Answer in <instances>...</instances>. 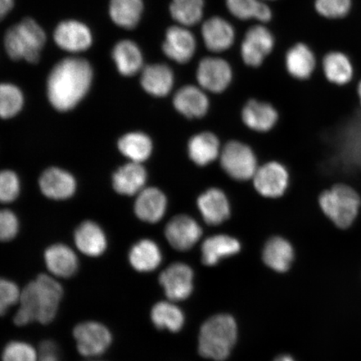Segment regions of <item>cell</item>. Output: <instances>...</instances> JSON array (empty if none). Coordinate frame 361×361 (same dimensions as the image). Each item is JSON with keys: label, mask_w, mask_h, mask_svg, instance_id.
Segmentation results:
<instances>
[{"label": "cell", "mask_w": 361, "mask_h": 361, "mask_svg": "<svg viewBox=\"0 0 361 361\" xmlns=\"http://www.w3.org/2000/svg\"><path fill=\"white\" fill-rule=\"evenodd\" d=\"M112 59L121 75L133 76L143 69V56L138 45L133 40L123 39L112 49Z\"/></svg>", "instance_id": "obj_26"}, {"label": "cell", "mask_w": 361, "mask_h": 361, "mask_svg": "<svg viewBox=\"0 0 361 361\" xmlns=\"http://www.w3.org/2000/svg\"><path fill=\"white\" fill-rule=\"evenodd\" d=\"M143 8L142 0H110L109 15L120 28L133 30L141 20Z\"/></svg>", "instance_id": "obj_30"}, {"label": "cell", "mask_w": 361, "mask_h": 361, "mask_svg": "<svg viewBox=\"0 0 361 361\" xmlns=\"http://www.w3.org/2000/svg\"><path fill=\"white\" fill-rule=\"evenodd\" d=\"M358 96L360 97V102L361 105V80L360 81V83L358 85Z\"/></svg>", "instance_id": "obj_47"}, {"label": "cell", "mask_w": 361, "mask_h": 361, "mask_svg": "<svg viewBox=\"0 0 361 361\" xmlns=\"http://www.w3.org/2000/svg\"><path fill=\"white\" fill-rule=\"evenodd\" d=\"M173 106L180 114L189 119L202 118L209 110L210 102L204 90L195 85H185L176 92Z\"/></svg>", "instance_id": "obj_16"}, {"label": "cell", "mask_w": 361, "mask_h": 361, "mask_svg": "<svg viewBox=\"0 0 361 361\" xmlns=\"http://www.w3.org/2000/svg\"><path fill=\"white\" fill-rule=\"evenodd\" d=\"M24 105V96L16 85L4 83L0 87V115L3 119L11 118Z\"/></svg>", "instance_id": "obj_38"}, {"label": "cell", "mask_w": 361, "mask_h": 361, "mask_svg": "<svg viewBox=\"0 0 361 361\" xmlns=\"http://www.w3.org/2000/svg\"><path fill=\"white\" fill-rule=\"evenodd\" d=\"M13 7V0H0V16H6Z\"/></svg>", "instance_id": "obj_45"}, {"label": "cell", "mask_w": 361, "mask_h": 361, "mask_svg": "<svg viewBox=\"0 0 361 361\" xmlns=\"http://www.w3.org/2000/svg\"><path fill=\"white\" fill-rule=\"evenodd\" d=\"M324 75L331 83L346 85L353 78L354 69L348 56L341 52L328 53L324 58Z\"/></svg>", "instance_id": "obj_32"}, {"label": "cell", "mask_w": 361, "mask_h": 361, "mask_svg": "<svg viewBox=\"0 0 361 361\" xmlns=\"http://www.w3.org/2000/svg\"><path fill=\"white\" fill-rule=\"evenodd\" d=\"M240 250L241 243L238 238L226 233L216 234L203 241L202 261L206 266H215L221 260L238 254Z\"/></svg>", "instance_id": "obj_21"}, {"label": "cell", "mask_w": 361, "mask_h": 361, "mask_svg": "<svg viewBox=\"0 0 361 361\" xmlns=\"http://www.w3.org/2000/svg\"><path fill=\"white\" fill-rule=\"evenodd\" d=\"M287 71L293 78L307 80L313 74L316 60L312 51L303 43L288 49L286 57Z\"/></svg>", "instance_id": "obj_29"}, {"label": "cell", "mask_w": 361, "mask_h": 361, "mask_svg": "<svg viewBox=\"0 0 361 361\" xmlns=\"http://www.w3.org/2000/svg\"><path fill=\"white\" fill-rule=\"evenodd\" d=\"M40 190L45 197L55 200H64L73 196L76 182L68 171L51 168L45 170L39 180Z\"/></svg>", "instance_id": "obj_17"}, {"label": "cell", "mask_w": 361, "mask_h": 361, "mask_svg": "<svg viewBox=\"0 0 361 361\" xmlns=\"http://www.w3.org/2000/svg\"><path fill=\"white\" fill-rule=\"evenodd\" d=\"M129 260L133 267L139 272H151L161 263V252L155 242L143 239L132 247Z\"/></svg>", "instance_id": "obj_31"}, {"label": "cell", "mask_w": 361, "mask_h": 361, "mask_svg": "<svg viewBox=\"0 0 361 361\" xmlns=\"http://www.w3.org/2000/svg\"><path fill=\"white\" fill-rule=\"evenodd\" d=\"M295 259V250L290 241L281 236H274L265 243L263 260L269 268L276 272H287Z\"/></svg>", "instance_id": "obj_25"}, {"label": "cell", "mask_w": 361, "mask_h": 361, "mask_svg": "<svg viewBox=\"0 0 361 361\" xmlns=\"http://www.w3.org/2000/svg\"><path fill=\"white\" fill-rule=\"evenodd\" d=\"M219 161L225 173L238 182L252 180L259 169L254 150L246 143L237 140L225 144Z\"/></svg>", "instance_id": "obj_6"}, {"label": "cell", "mask_w": 361, "mask_h": 361, "mask_svg": "<svg viewBox=\"0 0 361 361\" xmlns=\"http://www.w3.org/2000/svg\"><path fill=\"white\" fill-rule=\"evenodd\" d=\"M20 180L12 171H3L0 174V200L8 203L16 200L20 193Z\"/></svg>", "instance_id": "obj_41"}, {"label": "cell", "mask_w": 361, "mask_h": 361, "mask_svg": "<svg viewBox=\"0 0 361 361\" xmlns=\"http://www.w3.org/2000/svg\"><path fill=\"white\" fill-rule=\"evenodd\" d=\"M141 85L145 92L153 97L168 96L174 85L173 72L164 64L147 66L142 71Z\"/></svg>", "instance_id": "obj_24"}, {"label": "cell", "mask_w": 361, "mask_h": 361, "mask_svg": "<svg viewBox=\"0 0 361 361\" xmlns=\"http://www.w3.org/2000/svg\"><path fill=\"white\" fill-rule=\"evenodd\" d=\"M38 361H60L58 349L55 343L45 341L39 345Z\"/></svg>", "instance_id": "obj_44"}, {"label": "cell", "mask_w": 361, "mask_h": 361, "mask_svg": "<svg viewBox=\"0 0 361 361\" xmlns=\"http://www.w3.org/2000/svg\"><path fill=\"white\" fill-rule=\"evenodd\" d=\"M197 207L207 225L219 226L230 219L231 204L226 193L219 188H210L202 192L197 200Z\"/></svg>", "instance_id": "obj_13"}, {"label": "cell", "mask_w": 361, "mask_h": 361, "mask_svg": "<svg viewBox=\"0 0 361 361\" xmlns=\"http://www.w3.org/2000/svg\"><path fill=\"white\" fill-rule=\"evenodd\" d=\"M169 10L171 17L180 25H195L203 16L204 0H171Z\"/></svg>", "instance_id": "obj_35"}, {"label": "cell", "mask_w": 361, "mask_h": 361, "mask_svg": "<svg viewBox=\"0 0 361 361\" xmlns=\"http://www.w3.org/2000/svg\"><path fill=\"white\" fill-rule=\"evenodd\" d=\"M344 143V154L346 164L354 166L361 171V114L353 117L346 126Z\"/></svg>", "instance_id": "obj_37"}, {"label": "cell", "mask_w": 361, "mask_h": 361, "mask_svg": "<svg viewBox=\"0 0 361 361\" xmlns=\"http://www.w3.org/2000/svg\"><path fill=\"white\" fill-rule=\"evenodd\" d=\"M147 178V171L143 166L130 161L121 166L113 175V188L121 195H137L145 188Z\"/></svg>", "instance_id": "obj_23"}, {"label": "cell", "mask_w": 361, "mask_h": 361, "mask_svg": "<svg viewBox=\"0 0 361 361\" xmlns=\"http://www.w3.org/2000/svg\"><path fill=\"white\" fill-rule=\"evenodd\" d=\"M21 293L16 283L2 279L0 283V312L4 315L11 306L20 300Z\"/></svg>", "instance_id": "obj_42"}, {"label": "cell", "mask_w": 361, "mask_h": 361, "mask_svg": "<svg viewBox=\"0 0 361 361\" xmlns=\"http://www.w3.org/2000/svg\"><path fill=\"white\" fill-rule=\"evenodd\" d=\"M232 79V68L224 59L207 57L197 66V82L207 92H223L229 87Z\"/></svg>", "instance_id": "obj_8"}, {"label": "cell", "mask_w": 361, "mask_h": 361, "mask_svg": "<svg viewBox=\"0 0 361 361\" xmlns=\"http://www.w3.org/2000/svg\"><path fill=\"white\" fill-rule=\"evenodd\" d=\"M75 243L81 252L92 257L102 255L107 245L103 230L92 221H85L75 230Z\"/></svg>", "instance_id": "obj_28"}, {"label": "cell", "mask_w": 361, "mask_h": 361, "mask_svg": "<svg viewBox=\"0 0 361 361\" xmlns=\"http://www.w3.org/2000/svg\"><path fill=\"white\" fill-rule=\"evenodd\" d=\"M274 361H295L293 360L290 356H288V355H282V356H279V357H278L276 360H275Z\"/></svg>", "instance_id": "obj_46"}, {"label": "cell", "mask_w": 361, "mask_h": 361, "mask_svg": "<svg viewBox=\"0 0 361 361\" xmlns=\"http://www.w3.org/2000/svg\"><path fill=\"white\" fill-rule=\"evenodd\" d=\"M193 272L189 266L175 263L162 272L159 277L166 297L171 301L186 300L193 288Z\"/></svg>", "instance_id": "obj_15"}, {"label": "cell", "mask_w": 361, "mask_h": 361, "mask_svg": "<svg viewBox=\"0 0 361 361\" xmlns=\"http://www.w3.org/2000/svg\"><path fill=\"white\" fill-rule=\"evenodd\" d=\"M252 180L260 196L275 200L287 192L290 186V173L281 162L272 161L259 166Z\"/></svg>", "instance_id": "obj_7"}, {"label": "cell", "mask_w": 361, "mask_h": 361, "mask_svg": "<svg viewBox=\"0 0 361 361\" xmlns=\"http://www.w3.org/2000/svg\"><path fill=\"white\" fill-rule=\"evenodd\" d=\"M44 261L49 272L58 277L73 276L78 269V259L74 251L61 243L45 250Z\"/></svg>", "instance_id": "obj_27"}, {"label": "cell", "mask_w": 361, "mask_h": 361, "mask_svg": "<svg viewBox=\"0 0 361 361\" xmlns=\"http://www.w3.org/2000/svg\"><path fill=\"white\" fill-rule=\"evenodd\" d=\"M118 148L130 161L142 164L151 156L152 142L146 134L130 133L126 134L119 140Z\"/></svg>", "instance_id": "obj_33"}, {"label": "cell", "mask_w": 361, "mask_h": 361, "mask_svg": "<svg viewBox=\"0 0 361 361\" xmlns=\"http://www.w3.org/2000/svg\"><path fill=\"white\" fill-rule=\"evenodd\" d=\"M241 116L247 128L257 133L269 132L279 121V113L274 106L255 99L245 104Z\"/></svg>", "instance_id": "obj_18"}, {"label": "cell", "mask_w": 361, "mask_h": 361, "mask_svg": "<svg viewBox=\"0 0 361 361\" xmlns=\"http://www.w3.org/2000/svg\"><path fill=\"white\" fill-rule=\"evenodd\" d=\"M47 42V35L37 22L26 18L11 27L4 35V48L13 61H25L35 64Z\"/></svg>", "instance_id": "obj_3"}, {"label": "cell", "mask_w": 361, "mask_h": 361, "mask_svg": "<svg viewBox=\"0 0 361 361\" xmlns=\"http://www.w3.org/2000/svg\"><path fill=\"white\" fill-rule=\"evenodd\" d=\"M63 290L60 283L47 274H39L30 282L20 296V308L13 322L19 326L37 322L51 323L56 317Z\"/></svg>", "instance_id": "obj_2"}, {"label": "cell", "mask_w": 361, "mask_h": 361, "mask_svg": "<svg viewBox=\"0 0 361 361\" xmlns=\"http://www.w3.org/2000/svg\"><path fill=\"white\" fill-rule=\"evenodd\" d=\"M222 151L220 141L211 132L194 135L188 143V154L194 164L207 166L219 159Z\"/></svg>", "instance_id": "obj_22"}, {"label": "cell", "mask_w": 361, "mask_h": 361, "mask_svg": "<svg viewBox=\"0 0 361 361\" xmlns=\"http://www.w3.org/2000/svg\"><path fill=\"white\" fill-rule=\"evenodd\" d=\"M202 228L192 216H173L165 227V237L170 245L178 251H188L195 246L202 236Z\"/></svg>", "instance_id": "obj_9"}, {"label": "cell", "mask_w": 361, "mask_h": 361, "mask_svg": "<svg viewBox=\"0 0 361 361\" xmlns=\"http://www.w3.org/2000/svg\"><path fill=\"white\" fill-rule=\"evenodd\" d=\"M166 207L168 200L165 194L157 188H147L137 194L134 210L140 220L156 224L164 218Z\"/></svg>", "instance_id": "obj_19"}, {"label": "cell", "mask_w": 361, "mask_h": 361, "mask_svg": "<svg viewBox=\"0 0 361 361\" xmlns=\"http://www.w3.org/2000/svg\"><path fill=\"white\" fill-rule=\"evenodd\" d=\"M318 202L323 214L341 229L353 224L361 204L358 192L345 184H336L324 191Z\"/></svg>", "instance_id": "obj_5"}, {"label": "cell", "mask_w": 361, "mask_h": 361, "mask_svg": "<svg viewBox=\"0 0 361 361\" xmlns=\"http://www.w3.org/2000/svg\"><path fill=\"white\" fill-rule=\"evenodd\" d=\"M19 222L15 214L10 210L0 213V238L2 241H10L16 236Z\"/></svg>", "instance_id": "obj_43"}, {"label": "cell", "mask_w": 361, "mask_h": 361, "mask_svg": "<svg viewBox=\"0 0 361 361\" xmlns=\"http://www.w3.org/2000/svg\"><path fill=\"white\" fill-rule=\"evenodd\" d=\"M151 317L157 328L169 329L171 332L179 331L184 324L182 311L169 302H159L153 306Z\"/></svg>", "instance_id": "obj_36"}, {"label": "cell", "mask_w": 361, "mask_h": 361, "mask_svg": "<svg viewBox=\"0 0 361 361\" xmlns=\"http://www.w3.org/2000/svg\"><path fill=\"white\" fill-rule=\"evenodd\" d=\"M203 42L213 52H222L231 48L235 39V31L229 22L215 16L204 22L202 27Z\"/></svg>", "instance_id": "obj_20"}, {"label": "cell", "mask_w": 361, "mask_h": 361, "mask_svg": "<svg viewBox=\"0 0 361 361\" xmlns=\"http://www.w3.org/2000/svg\"><path fill=\"white\" fill-rule=\"evenodd\" d=\"M93 70L85 59L68 57L52 68L47 80V96L59 111L73 109L87 96Z\"/></svg>", "instance_id": "obj_1"}, {"label": "cell", "mask_w": 361, "mask_h": 361, "mask_svg": "<svg viewBox=\"0 0 361 361\" xmlns=\"http://www.w3.org/2000/svg\"><path fill=\"white\" fill-rule=\"evenodd\" d=\"M3 361H38L37 353L32 346L24 342L13 341L3 352Z\"/></svg>", "instance_id": "obj_40"}, {"label": "cell", "mask_w": 361, "mask_h": 361, "mask_svg": "<svg viewBox=\"0 0 361 361\" xmlns=\"http://www.w3.org/2000/svg\"><path fill=\"white\" fill-rule=\"evenodd\" d=\"M351 4V0H315L316 11L328 19H341L346 16Z\"/></svg>", "instance_id": "obj_39"}, {"label": "cell", "mask_w": 361, "mask_h": 361, "mask_svg": "<svg viewBox=\"0 0 361 361\" xmlns=\"http://www.w3.org/2000/svg\"><path fill=\"white\" fill-rule=\"evenodd\" d=\"M74 337L80 353L87 357L100 355L111 343L108 329L97 322H85L74 329Z\"/></svg>", "instance_id": "obj_11"}, {"label": "cell", "mask_w": 361, "mask_h": 361, "mask_svg": "<svg viewBox=\"0 0 361 361\" xmlns=\"http://www.w3.org/2000/svg\"><path fill=\"white\" fill-rule=\"evenodd\" d=\"M226 6L231 15L239 20L255 19L266 23L272 19V11L261 0H226Z\"/></svg>", "instance_id": "obj_34"}, {"label": "cell", "mask_w": 361, "mask_h": 361, "mask_svg": "<svg viewBox=\"0 0 361 361\" xmlns=\"http://www.w3.org/2000/svg\"><path fill=\"white\" fill-rule=\"evenodd\" d=\"M54 40L59 48L70 53L87 51L92 47V31L87 25L70 20L60 23L54 31Z\"/></svg>", "instance_id": "obj_12"}, {"label": "cell", "mask_w": 361, "mask_h": 361, "mask_svg": "<svg viewBox=\"0 0 361 361\" xmlns=\"http://www.w3.org/2000/svg\"><path fill=\"white\" fill-rule=\"evenodd\" d=\"M196 48V39L186 27L171 26L166 30L162 51L170 60L178 64H186L192 60Z\"/></svg>", "instance_id": "obj_14"}, {"label": "cell", "mask_w": 361, "mask_h": 361, "mask_svg": "<svg viewBox=\"0 0 361 361\" xmlns=\"http://www.w3.org/2000/svg\"><path fill=\"white\" fill-rule=\"evenodd\" d=\"M235 320L228 314L214 316L203 324L198 350L203 357L224 361L237 341Z\"/></svg>", "instance_id": "obj_4"}, {"label": "cell", "mask_w": 361, "mask_h": 361, "mask_svg": "<svg viewBox=\"0 0 361 361\" xmlns=\"http://www.w3.org/2000/svg\"><path fill=\"white\" fill-rule=\"evenodd\" d=\"M274 47V38L264 26H252L247 31L241 45L243 62L248 66L259 67Z\"/></svg>", "instance_id": "obj_10"}]
</instances>
